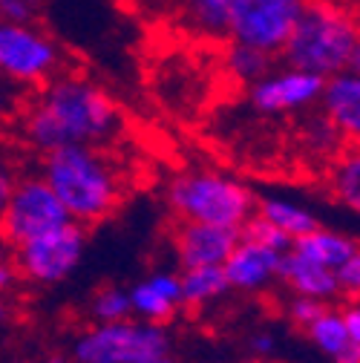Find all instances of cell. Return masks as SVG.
Returning <instances> with one entry per match:
<instances>
[{
  "mask_svg": "<svg viewBox=\"0 0 360 363\" xmlns=\"http://www.w3.org/2000/svg\"><path fill=\"white\" fill-rule=\"evenodd\" d=\"M121 127V110L107 89L78 75H55L23 107L26 142L50 153L67 145H104Z\"/></svg>",
  "mask_w": 360,
  "mask_h": 363,
  "instance_id": "6da1fadb",
  "label": "cell"
},
{
  "mask_svg": "<svg viewBox=\"0 0 360 363\" xmlns=\"http://www.w3.org/2000/svg\"><path fill=\"white\" fill-rule=\"evenodd\" d=\"M43 179L84 228L121 205L118 170L96 145H67L43 153Z\"/></svg>",
  "mask_w": 360,
  "mask_h": 363,
  "instance_id": "7a4b0ae2",
  "label": "cell"
},
{
  "mask_svg": "<svg viewBox=\"0 0 360 363\" xmlns=\"http://www.w3.org/2000/svg\"><path fill=\"white\" fill-rule=\"evenodd\" d=\"M360 38V15L343 0H305L283 47V61L314 75H334L349 67Z\"/></svg>",
  "mask_w": 360,
  "mask_h": 363,
  "instance_id": "3957f363",
  "label": "cell"
},
{
  "mask_svg": "<svg viewBox=\"0 0 360 363\" xmlns=\"http://www.w3.org/2000/svg\"><path fill=\"white\" fill-rule=\"evenodd\" d=\"M170 208L179 219H193L208 225H240L257 211V199L242 188L240 182H231L219 173H188L179 176L170 185Z\"/></svg>",
  "mask_w": 360,
  "mask_h": 363,
  "instance_id": "277c9868",
  "label": "cell"
},
{
  "mask_svg": "<svg viewBox=\"0 0 360 363\" xmlns=\"http://www.w3.org/2000/svg\"><path fill=\"white\" fill-rule=\"evenodd\" d=\"M69 219V211L50 188V182L43 176H26L15 185L4 213H0V240L15 251L32 237L47 234Z\"/></svg>",
  "mask_w": 360,
  "mask_h": 363,
  "instance_id": "5b68a950",
  "label": "cell"
},
{
  "mask_svg": "<svg viewBox=\"0 0 360 363\" xmlns=\"http://www.w3.org/2000/svg\"><path fill=\"white\" fill-rule=\"evenodd\" d=\"M61 69V47L38 23L0 21V75L21 86L47 84Z\"/></svg>",
  "mask_w": 360,
  "mask_h": 363,
  "instance_id": "8992f818",
  "label": "cell"
},
{
  "mask_svg": "<svg viewBox=\"0 0 360 363\" xmlns=\"http://www.w3.org/2000/svg\"><path fill=\"white\" fill-rule=\"evenodd\" d=\"M167 354V335L156 326L107 320L75 343L78 363H142Z\"/></svg>",
  "mask_w": 360,
  "mask_h": 363,
  "instance_id": "52a82bcc",
  "label": "cell"
},
{
  "mask_svg": "<svg viewBox=\"0 0 360 363\" xmlns=\"http://www.w3.org/2000/svg\"><path fill=\"white\" fill-rule=\"evenodd\" d=\"M84 225L69 219L58 228L32 237L29 242L18 245L12 251L18 274H23L32 283H58L78 265L84 254Z\"/></svg>",
  "mask_w": 360,
  "mask_h": 363,
  "instance_id": "ba28073f",
  "label": "cell"
},
{
  "mask_svg": "<svg viewBox=\"0 0 360 363\" xmlns=\"http://www.w3.org/2000/svg\"><path fill=\"white\" fill-rule=\"evenodd\" d=\"M303 6L305 0H237L228 23V40L280 55Z\"/></svg>",
  "mask_w": 360,
  "mask_h": 363,
  "instance_id": "9c48e42d",
  "label": "cell"
},
{
  "mask_svg": "<svg viewBox=\"0 0 360 363\" xmlns=\"http://www.w3.org/2000/svg\"><path fill=\"white\" fill-rule=\"evenodd\" d=\"M323 75L286 64L283 69H268L262 78L248 84V101L262 116H283L305 107L320 104L323 96Z\"/></svg>",
  "mask_w": 360,
  "mask_h": 363,
  "instance_id": "30bf717a",
  "label": "cell"
},
{
  "mask_svg": "<svg viewBox=\"0 0 360 363\" xmlns=\"http://www.w3.org/2000/svg\"><path fill=\"white\" fill-rule=\"evenodd\" d=\"M237 242H240V228H228V225L179 219V228L173 231V245H176L179 262L185 268L222 265Z\"/></svg>",
  "mask_w": 360,
  "mask_h": 363,
  "instance_id": "8fae6325",
  "label": "cell"
},
{
  "mask_svg": "<svg viewBox=\"0 0 360 363\" xmlns=\"http://www.w3.org/2000/svg\"><path fill=\"white\" fill-rule=\"evenodd\" d=\"M320 110L332 118L346 145H360V72L340 69L326 78Z\"/></svg>",
  "mask_w": 360,
  "mask_h": 363,
  "instance_id": "7c38bea8",
  "label": "cell"
},
{
  "mask_svg": "<svg viewBox=\"0 0 360 363\" xmlns=\"http://www.w3.org/2000/svg\"><path fill=\"white\" fill-rule=\"evenodd\" d=\"M277 262H280V251L240 237V242L234 245L228 259L222 262V268H225V277H228V286L257 289L277 274Z\"/></svg>",
  "mask_w": 360,
  "mask_h": 363,
  "instance_id": "4fadbf2b",
  "label": "cell"
},
{
  "mask_svg": "<svg viewBox=\"0 0 360 363\" xmlns=\"http://www.w3.org/2000/svg\"><path fill=\"white\" fill-rule=\"evenodd\" d=\"M277 274L303 297H329L334 294L340 286H337V274L334 268H326L320 262H314L297 251H286L280 254V262H277Z\"/></svg>",
  "mask_w": 360,
  "mask_h": 363,
  "instance_id": "5bb4252c",
  "label": "cell"
},
{
  "mask_svg": "<svg viewBox=\"0 0 360 363\" xmlns=\"http://www.w3.org/2000/svg\"><path fill=\"white\" fill-rule=\"evenodd\" d=\"M130 306L139 314H145L150 323H164L173 320L176 308L182 306V286L176 277H153L147 283H139L130 291Z\"/></svg>",
  "mask_w": 360,
  "mask_h": 363,
  "instance_id": "9a60e30c",
  "label": "cell"
},
{
  "mask_svg": "<svg viewBox=\"0 0 360 363\" xmlns=\"http://www.w3.org/2000/svg\"><path fill=\"white\" fill-rule=\"evenodd\" d=\"M291 251L314 259V262H320L326 268H340L354 251L357 245L346 237H337V234H329V231H320V228H314L308 234H300L291 240Z\"/></svg>",
  "mask_w": 360,
  "mask_h": 363,
  "instance_id": "2e32d148",
  "label": "cell"
},
{
  "mask_svg": "<svg viewBox=\"0 0 360 363\" xmlns=\"http://www.w3.org/2000/svg\"><path fill=\"white\" fill-rule=\"evenodd\" d=\"M185 21L205 38H228V23L237 0H179Z\"/></svg>",
  "mask_w": 360,
  "mask_h": 363,
  "instance_id": "e0dca14e",
  "label": "cell"
},
{
  "mask_svg": "<svg viewBox=\"0 0 360 363\" xmlns=\"http://www.w3.org/2000/svg\"><path fill=\"white\" fill-rule=\"evenodd\" d=\"M274 61H277V55L248 47V43H240V40H231L228 47H225V55H222L225 72L245 86L254 84L257 78H262L268 69H274Z\"/></svg>",
  "mask_w": 360,
  "mask_h": 363,
  "instance_id": "ac0fdd59",
  "label": "cell"
},
{
  "mask_svg": "<svg viewBox=\"0 0 360 363\" xmlns=\"http://www.w3.org/2000/svg\"><path fill=\"white\" fill-rule=\"evenodd\" d=\"M332 194L360 213V145H343L332 164Z\"/></svg>",
  "mask_w": 360,
  "mask_h": 363,
  "instance_id": "d6986e66",
  "label": "cell"
},
{
  "mask_svg": "<svg viewBox=\"0 0 360 363\" xmlns=\"http://www.w3.org/2000/svg\"><path fill=\"white\" fill-rule=\"evenodd\" d=\"M179 286H182V306L196 308L225 294L228 277H225L222 265H199V268H185V277L179 280Z\"/></svg>",
  "mask_w": 360,
  "mask_h": 363,
  "instance_id": "ffe728a7",
  "label": "cell"
},
{
  "mask_svg": "<svg viewBox=\"0 0 360 363\" xmlns=\"http://www.w3.org/2000/svg\"><path fill=\"white\" fill-rule=\"evenodd\" d=\"M257 213H262L268 222H274L277 228H283L291 240L317 228V219H314L311 213H305V211H300V208H294V205H288V202H277V199L259 202Z\"/></svg>",
  "mask_w": 360,
  "mask_h": 363,
  "instance_id": "44dd1931",
  "label": "cell"
},
{
  "mask_svg": "<svg viewBox=\"0 0 360 363\" xmlns=\"http://www.w3.org/2000/svg\"><path fill=\"white\" fill-rule=\"evenodd\" d=\"M305 335H311V340L317 343L326 354H337L351 337H349V329H346V320H343V314H337V311H332V308H326L317 320H314L308 329H305Z\"/></svg>",
  "mask_w": 360,
  "mask_h": 363,
  "instance_id": "7402d4cb",
  "label": "cell"
},
{
  "mask_svg": "<svg viewBox=\"0 0 360 363\" xmlns=\"http://www.w3.org/2000/svg\"><path fill=\"white\" fill-rule=\"evenodd\" d=\"M303 135H305V142H308V147L311 150H317V153H332V156H337L340 150H343V135L337 133V127L332 124V118L323 113V110H317V113H311L308 118H305V124H303Z\"/></svg>",
  "mask_w": 360,
  "mask_h": 363,
  "instance_id": "603a6c76",
  "label": "cell"
},
{
  "mask_svg": "<svg viewBox=\"0 0 360 363\" xmlns=\"http://www.w3.org/2000/svg\"><path fill=\"white\" fill-rule=\"evenodd\" d=\"M240 237L251 240V242H259V245H268V248H274L280 254H286L291 248V237L283 228H277L274 222H268L262 213H257V211L240 225Z\"/></svg>",
  "mask_w": 360,
  "mask_h": 363,
  "instance_id": "cb8c5ba5",
  "label": "cell"
},
{
  "mask_svg": "<svg viewBox=\"0 0 360 363\" xmlns=\"http://www.w3.org/2000/svg\"><path fill=\"white\" fill-rule=\"evenodd\" d=\"M130 294H124L121 289H101L96 294V303H93V314L99 320H121V317L130 311Z\"/></svg>",
  "mask_w": 360,
  "mask_h": 363,
  "instance_id": "d4e9b609",
  "label": "cell"
},
{
  "mask_svg": "<svg viewBox=\"0 0 360 363\" xmlns=\"http://www.w3.org/2000/svg\"><path fill=\"white\" fill-rule=\"evenodd\" d=\"M38 0H0V21L4 23H35L38 21Z\"/></svg>",
  "mask_w": 360,
  "mask_h": 363,
  "instance_id": "484cf974",
  "label": "cell"
},
{
  "mask_svg": "<svg viewBox=\"0 0 360 363\" xmlns=\"http://www.w3.org/2000/svg\"><path fill=\"white\" fill-rule=\"evenodd\" d=\"M323 311H326V306L320 303V297H297L291 303V320L305 332Z\"/></svg>",
  "mask_w": 360,
  "mask_h": 363,
  "instance_id": "4316f807",
  "label": "cell"
},
{
  "mask_svg": "<svg viewBox=\"0 0 360 363\" xmlns=\"http://www.w3.org/2000/svg\"><path fill=\"white\" fill-rule=\"evenodd\" d=\"M337 286L340 289H346L349 294H357L360 291V251H354L337 271Z\"/></svg>",
  "mask_w": 360,
  "mask_h": 363,
  "instance_id": "83f0119b",
  "label": "cell"
},
{
  "mask_svg": "<svg viewBox=\"0 0 360 363\" xmlns=\"http://www.w3.org/2000/svg\"><path fill=\"white\" fill-rule=\"evenodd\" d=\"M23 110V96H21V84L0 75V116Z\"/></svg>",
  "mask_w": 360,
  "mask_h": 363,
  "instance_id": "f1b7e54d",
  "label": "cell"
},
{
  "mask_svg": "<svg viewBox=\"0 0 360 363\" xmlns=\"http://www.w3.org/2000/svg\"><path fill=\"white\" fill-rule=\"evenodd\" d=\"M15 185H18V179H15L12 167H9V162L0 159V213H4V208H6V202L12 196V191H15Z\"/></svg>",
  "mask_w": 360,
  "mask_h": 363,
  "instance_id": "f546056e",
  "label": "cell"
},
{
  "mask_svg": "<svg viewBox=\"0 0 360 363\" xmlns=\"http://www.w3.org/2000/svg\"><path fill=\"white\" fill-rule=\"evenodd\" d=\"M343 320H346L349 337H351L354 343H360V306H351V308L343 314Z\"/></svg>",
  "mask_w": 360,
  "mask_h": 363,
  "instance_id": "4dcf8cb0",
  "label": "cell"
},
{
  "mask_svg": "<svg viewBox=\"0 0 360 363\" xmlns=\"http://www.w3.org/2000/svg\"><path fill=\"white\" fill-rule=\"evenodd\" d=\"M18 277V268H15V259H0V291H6Z\"/></svg>",
  "mask_w": 360,
  "mask_h": 363,
  "instance_id": "1f68e13d",
  "label": "cell"
},
{
  "mask_svg": "<svg viewBox=\"0 0 360 363\" xmlns=\"http://www.w3.org/2000/svg\"><path fill=\"white\" fill-rule=\"evenodd\" d=\"M334 360H337V363H360V343L349 340V343L334 354Z\"/></svg>",
  "mask_w": 360,
  "mask_h": 363,
  "instance_id": "d6a6232c",
  "label": "cell"
},
{
  "mask_svg": "<svg viewBox=\"0 0 360 363\" xmlns=\"http://www.w3.org/2000/svg\"><path fill=\"white\" fill-rule=\"evenodd\" d=\"M251 346H254L257 352H271V346H274V343H271V337H268V335H257Z\"/></svg>",
  "mask_w": 360,
  "mask_h": 363,
  "instance_id": "836d02e7",
  "label": "cell"
},
{
  "mask_svg": "<svg viewBox=\"0 0 360 363\" xmlns=\"http://www.w3.org/2000/svg\"><path fill=\"white\" fill-rule=\"evenodd\" d=\"M349 69L360 72V38H357V43H354V52H351V58H349Z\"/></svg>",
  "mask_w": 360,
  "mask_h": 363,
  "instance_id": "e575fe53",
  "label": "cell"
},
{
  "mask_svg": "<svg viewBox=\"0 0 360 363\" xmlns=\"http://www.w3.org/2000/svg\"><path fill=\"white\" fill-rule=\"evenodd\" d=\"M6 320H9V308L4 300H0V323H6Z\"/></svg>",
  "mask_w": 360,
  "mask_h": 363,
  "instance_id": "d590c367",
  "label": "cell"
},
{
  "mask_svg": "<svg viewBox=\"0 0 360 363\" xmlns=\"http://www.w3.org/2000/svg\"><path fill=\"white\" fill-rule=\"evenodd\" d=\"M142 363H173V360L164 354V357H153V360H142Z\"/></svg>",
  "mask_w": 360,
  "mask_h": 363,
  "instance_id": "8d00e7d4",
  "label": "cell"
},
{
  "mask_svg": "<svg viewBox=\"0 0 360 363\" xmlns=\"http://www.w3.org/2000/svg\"><path fill=\"white\" fill-rule=\"evenodd\" d=\"M47 363H67V360H64V357H50Z\"/></svg>",
  "mask_w": 360,
  "mask_h": 363,
  "instance_id": "74e56055",
  "label": "cell"
},
{
  "mask_svg": "<svg viewBox=\"0 0 360 363\" xmlns=\"http://www.w3.org/2000/svg\"><path fill=\"white\" fill-rule=\"evenodd\" d=\"M357 297H360V291H357Z\"/></svg>",
  "mask_w": 360,
  "mask_h": 363,
  "instance_id": "f35d334b",
  "label": "cell"
},
{
  "mask_svg": "<svg viewBox=\"0 0 360 363\" xmlns=\"http://www.w3.org/2000/svg\"><path fill=\"white\" fill-rule=\"evenodd\" d=\"M38 4H40V0H38Z\"/></svg>",
  "mask_w": 360,
  "mask_h": 363,
  "instance_id": "ab89813d",
  "label": "cell"
}]
</instances>
